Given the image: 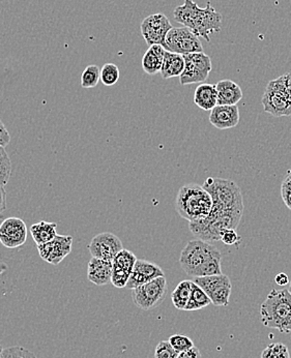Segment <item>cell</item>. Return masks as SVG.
Instances as JSON below:
<instances>
[{
    "instance_id": "30bf717a",
    "label": "cell",
    "mask_w": 291,
    "mask_h": 358,
    "mask_svg": "<svg viewBox=\"0 0 291 358\" xmlns=\"http://www.w3.org/2000/svg\"><path fill=\"white\" fill-rule=\"evenodd\" d=\"M185 56V70L180 82L182 85L202 83L208 80L212 72V59L204 52L187 54Z\"/></svg>"
},
{
    "instance_id": "74e56055",
    "label": "cell",
    "mask_w": 291,
    "mask_h": 358,
    "mask_svg": "<svg viewBox=\"0 0 291 358\" xmlns=\"http://www.w3.org/2000/svg\"><path fill=\"white\" fill-rule=\"evenodd\" d=\"M6 209V192L3 187H0V215Z\"/></svg>"
},
{
    "instance_id": "4fadbf2b",
    "label": "cell",
    "mask_w": 291,
    "mask_h": 358,
    "mask_svg": "<svg viewBox=\"0 0 291 358\" xmlns=\"http://www.w3.org/2000/svg\"><path fill=\"white\" fill-rule=\"evenodd\" d=\"M27 224L20 217H10L0 224V243L6 249H17L27 241Z\"/></svg>"
},
{
    "instance_id": "ffe728a7",
    "label": "cell",
    "mask_w": 291,
    "mask_h": 358,
    "mask_svg": "<svg viewBox=\"0 0 291 358\" xmlns=\"http://www.w3.org/2000/svg\"><path fill=\"white\" fill-rule=\"evenodd\" d=\"M218 92V105H238L243 99L241 86L230 79H224L215 84Z\"/></svg>"
},
{
    "instance_id": "d590c367",
    "label": "cell",
    "mask_w": 291,
    "mask_h": 358,
    "mask_svg": "<svg viewBox=\"0 0 291 358\" xmlns=\"http://www.w3.org/2000/svg\"><path fill=\"white\" fill-rule=\"evenodd\" d=\"M176 358H201V353L197 347L194 346L190 350L180 353Z\"/></svg>"
},
{
    "instance_id": "83f0119b",
    "label": "cell",
    "mask_w": 291,
    "mask_h": 358,
    "mask_svg": "<svg viewBox=\"0 0 291 358\" xmlns=\"http://www.w3.org/2000/svg\"><path fill=\"white\" fill-rule=\"evenodd\" d=\"M12 176V162L6 148L0 146V187H6Z\"/></svg>"
},
{
    "instance_id": "484cf974",
    "label": "cell",
    "mask_w": 291,
    "mask_h": 358,
    "mask_svg": "<svg viewBox=\"0 0 291 358\" xmlns=\"http://www.w3.org/2000/svg\"><path fill=\"white\" fill-rule=\"evenodd\" d=\"M192 285H193V281L185 280V281L180 282L172 292V303L178 310H185L190 295H191Z\"/></svg>"
},
{
    "instance_id": "f1b7e54d",
    "label": "cell",
    "mask_w": 291,
    "mask_h": 358,
    "mask_svg": "<svg viewBox=\"0 0 291 358\" xmlns=\"http://www.w3.org/2000/svg\"><path fill=\"white\" fill-rule=\"evenodd\" d=\"M120 80V69L114 64H105L101 69V82L105 86H113Z\"/></svg>"
},
{
    "instance_id": "277c9868",
    "label": "cell",
    "mask_w": 291,
    "mask_h": 358,
    "mask_svg": "<svg viewBox=\"0 0 291 358\" xmlns=\"http://www.w3.org/2000/svg\"><path fill=\"white\" fill-rule=\"evenodd\" d=\"M212 208V196L204 185L189 183L178 191L176 209L183 219L189 222L201 221L210 215Z\"/></svg>"
},
{
    "instance_id": "9a60e30c",
    "label": "cell",
    "mask_w": 291,
    "mask_h": 358,
    "mask_svg": "<svg viewBox=\"0 0 291 358\" xmlns=\"http://www.w3.org/2000/svg\"><path fill=\"white\" fill-rule=\"evenodd\" d=\"M74 238L71 235H57L53 241L38 245V254L49 264L58 265L70 255Z\"/></svg>"
},
{
    "instance_id": "7c38bea8",
    "label": "cell",
    "mask_w": 291,
    "mask_h": 358,
    "mask_svg": "<svg viewBox=\"0 0 291 358\" xmlns=\"http://www.w3.org/2000/svg\"><path fill=\"white\" fill-rule=\"evenodd\" d=\"M172 28L169 19L162 13L146 17L140 26L142 36L150 47L152 45H162L164 47L166 36Z\"/></svg>"
},
{
    "instance_id": "5b68a950",
    "label": "cell",
    "mask_w": 291,
    "mask_h": 358,
    "mask_svg": "<svg viewBox=\"0 0 291 358\" xmlns=\"http://www.w3.org/2000/svg\"><path fill=\"white\" fill-rule=\"evenodd\" d=\"M241 210H215L212 209L206 219L198 222H189V228L194 236L208 241H221L222 235L227 230L239 227L243 217Z\"/></svg>"
},
{
    "instance_id": "d6986e66",
    "label": "cell",
    "mask_w": 291,
    "mask_h": 358,
    "mask_svg": "<svg viewBox=\"0 0 291 358\" xmlns=\"http://www.w3.org/2000/svg\"><path fill=\"white\" fill-rule=\"evenodd\" d=\"M112 261L92 257L88 262L87 279L96 286L103 287L111 282Z\"/></svg>"
},
{
    "instance_id": "cb8c5ba5",
    "label": "cell",
    "mask_w": 291,
    "mask_h": 358,
    "mask_svg": "<svg viewBox=\"0 0 291 358\" xmlns=\"http://www.w3.org/2000/svg\"><path fill=\"white\" fill-rule=\"evenodd\" d=\"M32 238L36 245H44L57 236V224L41 221L30 227Z\"/></svg>"
},
{
    "instance_id": "3957f363",
    "label": "cell",
    "mask_w": 291,
    "mask_h": 358,
    "mask_svg": "<svg viewBox=\"0 0 291 358\" xmlns=\"http://www.w3.org/2000/svg\"><path fill=\"white\" fill-rule=\"evenodd\" d=\"M260 320L267 329L291 333V293L288 289H273L260 307Z\"/></svg>"
},
{
    "instance_id": "d4e9b609",
    "label": "cell",
    "mask_w": 291,
    "mask_h": 358,
    "mask_svg": "<svg viewBox=\"0 0 291 358\" xmlns=\"http://www.w3.org/2000/svg\"><path fill=\"white\" fill-rule=\"evenodd\" d=\"M210 305H212V301H211L208 295L197 284L193 282L191 295H190V299L185 310L192 312V310H201V308L208 307Z\"/></svg>"
},
{
    "instance_id": "6da1fadb",
    "label": "cell",
    "mask_w": 291,
    "mask_h": 358,
    "mask_svg": "<svg viewBox=\"0 0 291 358\" xmlns=\"http://www.w3.org/2000/svg\"><path fill=\"white\" fill-rule=\"evenodd\" d=\"M222 254L215 245L202 239L189 241L183 249L180 264L192 278L221 275Z\"/></svg>"
},
{
    "instance_id": "603a6c76",
    "label": "cell",
    "mask_w": 291,
    "mask_h": 358,
    "mask_svg": "<svg viewBox=\"0 0 291 358\" xmlns=\"http://www.w3.org/2000/svg\"><path fill=\"white\" fill-rule=\"evenodd\" d=\"M185 66V56L182 54L172 53L166 51L164 56L163 66H162L161 75L164 79L180 77L184 73Z\"/></svg>"
},
{
    "instance_id": "4dcf8cb0",
    "label": "cell",
    "mask_w": 291,
    "mask_h": 358,
    "mask_svg": "<svg viewBox=\"0 0 291 358\" xmlns=\"http://www.w3.org/2000/svg\"><path fill=\"white\" fill-rule=\"evenodd\" d=\"M169 343L178 353L185 352L193 348L194 343L189 336L183 334H174L169 338Z\"/></svg>"
},
{
    "instance_id": "8fae6325",
    "label": "cell",
    "mask_w": 291,
    "mask_h": 358,
    "mask_svg": "<svg viewBox=\"0 0 291 358\" xmlns=\"http://www.w3.org/2000/svg\"><path fill=\"white\" fill-rule=\"evenodd\" d=\"M164 48L172 53L187 54L204 52L201 42L187 27H173L166 36Z\"/></svg>"
},
{
    "instance_id": "1f68e13d",
    "label": "cell",
    "mask_w": 291,
    "mask_h": 358,
    "mask_svg": "<svg viewBox=\"0 0 291 358\" xmlns=\"http://www.w3.org/2000/svg\"><path fill=\"white\" fill-rule=\"evenodd\" d=\"M180 353L171 346L169 341H162L157 345L155 358H176Z\"/></svg>"
},
{
    "instance_id": "ab89813d",
    "label": "cell",
    "mask_w": 291,
    "mask_h": 358,
    "mask_svg": "<svg viewBox=\"0 0 291 358\" xmlns=\"http://www.w3.org/2000/svg\"><path fill=\"white\" fill-rule=\"evenodd\" d=\"M2 351H3V348H2L1 345H0V358H1Z\"/></svg>"
},
{
    "instance_id": "f35d334b",
    "label": "cell",
    "mask_w": 291,
    "mask_h": 358,
    "mask_svg": "<svg viewBox=\"0 0 291 358\" xmlns=\"http://www.w3.org/2000/svg\"><path fill=\"white\" fill-rule=\"evenodd\" d=\"M284 84H285V90L288 96L291 98V73L283 75Z\"/></svg>"
},
{
    "instance_id": "d6a6232c",
    "label": "cell",
    "mask_w": 291,
    "mask_h": 358,
    "mask_svg": "<svg viewBox=\"0 0 291 358\" xmlns=\"http://www.w3.org/2000/svg\"><path fill=\"white\" fill-rule=\"evenodd\" d=\"M1 358H38L34 353L21 346L3 349Z\"/></svg>"
},
{
    "instance_id": "44dd1931",
    "label": "cell",
    "mask_w": 291,
    "mask_h": 358,
    "mask_svg": "<svg viewBox=\"0 0 291 358\" xmlns=\"http://www.w3.org/2000/svg\"><path fill=\"white\" fill-rule=\"evenodd\" d=\"M165 53L166 49L162 45L150 46L142 57L141 64L144 73L150 76L161 73Z\"/></svg>"
},
{
    "instance_id": "836d02e7",
    "label": "cell",
    "mask_w": 291,
    "mask_h": 358,
    "mask_svg": "<svg viewBox=\"0 0 291 358\" xmlns=\"http://www.w3.org/2000/svg\"><path fill=\"white\" fill-rule=\"evenodd\" d=\"M239 239H241V237H239V235L238 234V232H236V230L234 229L226 231V232H224V234L222 235L221 237L222 243H223L224 245H236V243H239Z\"/></svg>"
},
{
    "instance_id": "4316f807",
    "label": "cell",
    "mask_w": 291,
    "mask_h": 358,
    "mask_svg": "<svg viewBox=\"0 0 291 358\" xmlns=\"http://www.w3.org/2000/svg\"><path fill=\"white\" fill-rule=\"evenodd\" d=\"M101 80V70L96 64L86 66L81 75V86L83 88H94Z\"/></svg>"
},
{
    "instance_id": "8d00e7d4",
    "label": "cell",
    "mask_w": 291,
    "mask_h": 358,
    "mask_svg": "<svg viewBox=\"0 0 291 358\" xmlns=\"http://www.w3.org/2000/svg\"><path fill=\"white\" fill-rule=\"evenodd\" d=\"M275 282L278 286L285 287L288 286V285H290V280L286 273H280L279 275H276Z\"/></svg>"
},
{
    "instance_id": "2e32d148",
    "label": "cell",
    "mask_w": 291,
    "mask_h": 358,
    "mask_svg": "<svg viewBox=\"0 0 291 358\" xmlns=\"http://www.w3.org/2000/svg\"><path fill=\"white\" fill-rule=\"evenodd\" d=\"M138 259L129 250H122L112 261L111 282L116 288H125L128 284Z\"/></svg>"
},
{
    "instance_id": "7a4b0ae2",
    "label": "cell",
    "mask_w": 291,
    "mask_h": 358,
    "mask_svg": "<svg viewBox=\"0 0 291 358\" xmlns=\"http://www.w3.org/2000/svg\"><path fill=\"white\" fill-rule=\"evenodd\" d=\"M174 20L192 30L198 38L211 42V34L221 31L223 17L208 1L204 8H199L193 0H185L183 6H176Z\"/></svg>"
},
{
    "instance_id": "e575fe53",
    "label": "cell",
    "mask_w": 291,
    "mask_h": 358,
    "mask_svg": "<svg viewBox=\"0 0 291 358\" xmlns=\"http://www.w3.org/2000/svg\"><path fill=\"white\" fill-rule=\"evenodd\" d=\"M10 142V135L3 122L0 120V146L6 148Z\"/></svg>"
},
{
    "instance_id": "ba28073f",
    "label": "cell",
    "mask_w": 291,
    "mask_h": 358,
    "mask_svg": "<svg viewBox=\"0 0 291 358\" xmlns=\"http://www.w3.org/2000/svg\"><path fill=\"white\" fill-rule=\"evenodd\" d=\"M262 103L264 111L275 117L291 115V98L286 92L283 76L267 84Z\"/></svg>"
},
{
    "instance_id": "9c48e42d",
    "label": "cell",
    "mask_w": 291,
    "mask_h": 358,
    "mask_svg": "<svg viewBox=\"0 0 291 358\" xmlns=\"http://www.w3.org/2000/svg\"><path fill=\"white\" fill-rule=\"evenodd\" d=\"M197 284L212 301L215 307H227L229 305L232 285L226 275H210V277L194 278Z\"/></svg>"
},
{
    "instance_id": "52a82bcc",
    "label": "cell",
    "mask_w": 291,
    "mask_h": 358,
    "mask_svg": "<svg viewBox=\"0 0 291 358\" xmlns=\"http://www.w3.org/2000/svg\"><path fill=\"white\" fill-rule=\"evenodd\" d=\"M168 293V284L165 275L146 282L132 290L133 303L142 310L158 308L165 301Z\"/></svg>"
},
{
    "instance_id": "e0dca14e",
    "label": "cell",
    "mask_w": 291,
    "mask_h": 358,
    "mask_svg": "<svg viewBox=\"0 0 291 358\" xmlns=\"http://www.w3.org/2000/svg\"><path fill=\"white\" fill-rule=\"evenodd\" d=\"M159 277H164V273L158 264L150 262V261L138 259L126 288L133 290V289Z\"/></svg>"
},
{
    "instance_id": "f546056e",
    "label": "cell",
    "mask_w": 291,
    "mask_h": 358,
    "mask_svg": "<svg viewBox=\"0 0 291 358\" xmlns=\"http://www.w3.org/2000/svg\"><path fill=\"white\" fill-rule=\"evenodd\" d=\"M262 358H290L288 347L282 343L271 344L262 351Z\"/></svg>"
},
{
    "instance_id": "8992f818",
    "label": "cell",
    "mask_w": 291,
    "mask_h": 358,
    "mask_svg": "<svg viewBox=\"0 0 291 358\" xmlns=\"http://www.w3.org/2000/svg\"><path fill=\"white\" fill-rule=\"evenodd\" d=\"M204 187L213 198L215 210L243 211V198L238 183L230 179L208 178Z\"/></svg>"
},
{
    "instance_id": "7402d4cb",
    "label": "cell",
    "mask_w": 291,
    "mask_h": 358,
    "mask_svg": "<svg viewBox=\"0 0 291 358\" xmlns=\"http://www.w3.org/2000/svg\"><path fill=\"white\" fill-rule=\"evenodd\" d=\"M194 103L204 111H212L218 105L217 87L213 84L202 83L194 92Z\"/></svg>"
},
{
    "instance_id": "5bb4252c",
    "label": "cell",
    "mask_w": 291,
    "mask_h": 358,
    "mask_svg": "<svg viewBox=\"0 0 291 358\" xmlns=\"http://www.w3.org/2000/svg\"><path fill=\"white\" fill-rule=\"evenodd\" d=\"M90 255L102 260L113 261L115 256L124 250L122 241L111 232L96 235L87 247Z\"/></svg>"
},
{
    "instance_id": "60d3db41",
    "label": "cell",
    "mask_w": 291,
    "mask_h": 358,
    "mask_svg": "<svg viewBox=\"0 0 291 358\" xmlns=\"http://www.w3.org/2000/svg\"><path fill=\"white\" fill-rule=\"evenodd\" d=\"M288 290H290V292L291 293V280L290 282V288H288Z\"/></svg>"
},
{
    "instance_id": "ac0fdd59",
    "label": "cell",
    "mask_w": 291,
    "mask_h": 358,
    "mask_svg": "<svg viewBox=\"0 0 291 358\" xmlns=\"http://www.w3.org/2000/svg\"><path fill=\"white\" fill-rule=\"evenodd\" d=\"M239 118L241 115L238 105H217L210 114L211 124L221 131L236 128L239 124Z\"/></svg>"
}]
</instances>
